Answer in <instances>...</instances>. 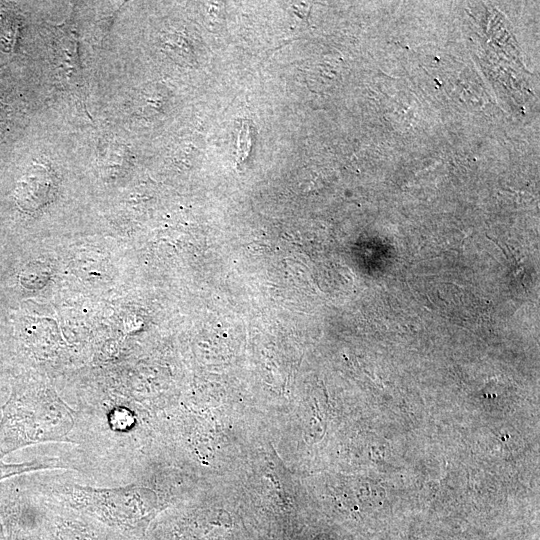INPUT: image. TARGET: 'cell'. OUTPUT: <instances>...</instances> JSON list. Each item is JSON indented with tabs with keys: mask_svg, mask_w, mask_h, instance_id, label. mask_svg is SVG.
Listing matches in <instances>:
<instances>
[{
	"mask_svg": "<svg viewBox=\"0 0 540 540\" xmlns=\"http://www.w3.org/2000/svg\"><path fill=\"white\" fill-rule=\"evenodd\" d=\"M74 425V411L52 390L16 389L2 407L0 460L28 446L69 441Z\"/></svg>",
	"mask_w": 540,
	"mask_h": 540,
	"instance_id": "1",
	"label": "cell"
},
{
	"mask_svg": "<svg viewBox=\"0 0 540 540\" xmlns=\"http://www.w3.org/2000/svg\"><path fill=\"white\" fill-rule=\"evenodd\" d=\"M62 494L69 508L127 540L142 539L161 510L157 494L144 486L93 488L68 484Z\"/></svg>",
	"mask_w": 540,
	"mask_h": 540,
	"instance_id": "2",
	"label": "cell"
},
{
	"mask_svg": "<svg viewBox=\"0 0 540 540\" xmlns=\"http://www.w3.org/2000/svg\"><path fill=\"white\" fill-rule=\"evenodd\" d=\"M36 530L39 540H127L79 513L49 516Z\"/></svg>",
	"mask_w": 540,
	"mask_h": 540,
	"instance_id": "3",
	"label": "cell"
},
{
	"mask_svg": "<svg viewBox=\"0 0 540 540\" xmlns=\"http://www.w3.org/2000/svg\"><path fill=\"white\" fill-rule=\"evenodd\" d=\"M50 188L51 180L47 172L44 169L38 171V168H35L22 181L20 189H18V195L21 197V202L23 200L29 204V207L36 208L37 205L46 201Z\"/></svg>",
	"mask_w": 540,
	"mask_h": 540,
	"instance_id": "4",
	"label": "cell"
},
{
	"mask_svg": "<svg viewBox=\"0 0 540 540\" xmlns=\"http://www.w3.org/2000/svg\"><path fill=\"white\" fill-rule=\"evenodd\" d=\"M1 513L5 540H39L36 529L28 526L16 507L4 504Z\"/></svg>",
	"mask_w": 540,
	"mask_h": 540,
	"instance_id": "5",
	"label": "cell"
},
{
	"mask_svg": "<svg viewBox=\"0 0 540 540\" xmlns=\"http://www.w3.org/2000/svg\"><path fill=\"white\" fill-rule=\"evenodd\" d=\"M66 467L57 458H39L21 463H5L0 460V482L30 472Z\"/></svg>",
	"mask_w": 540,
	"mask_h": 540,
	"instance_id": "6",
	"label": "cell"
},
{
	"mask_svg": "<svg viewBox=\"0 0 540 540\" xmlns=\"http://www.w3.org/2000/svg\"><path fill=\"white\" fill-rule=\"evenodd\" d=\"M59 51L60 66L62 67L68 82L79 83L80 66L78 61L77 42L68 31L64 32L60 38Z\"/></svg>",
	"mask_w": 540,
	"mask_h": 540,
	"instance_id": "7",
	"label": "cell"
},
{
	"mask_svg": "<svg viewBox=\"0 0 540 540\" xmlns=\"http://www.w3.org/2000/svg\"><path fill=\"white\" fill-rule=\"evenodd\" d=\"M0 540H5V530H4V524L2 519V513H1V505H0Z\"/></svg>",
	"mask_w": 540,
	"mask_h": 540,
	"instance_id": "8",
	"label": "cell"
}]
</instances>
